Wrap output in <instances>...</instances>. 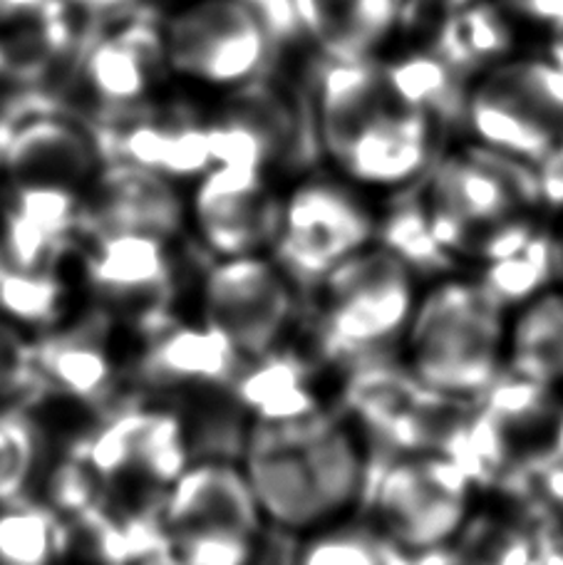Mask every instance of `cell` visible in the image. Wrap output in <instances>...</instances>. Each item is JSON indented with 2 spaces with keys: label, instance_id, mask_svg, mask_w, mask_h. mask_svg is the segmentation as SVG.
<instances>
[{
  "label": "cell",
  "instance_id": "obj_1",
  "mask_svg": "<svg viewBox=\"0 0 563 565\" xmlns=\"http://www.w3.org/2000/svg\"><path fill=\"white\" fill-rule=\"evenodd\" d=\"M238 463L264 521L298 539L350 519L365 501L373 477L365 429L355 419L326 412L256 424Z\"/></svg>",
  "mask_w": 563,
  "mask_h": 565
},
{
  "label": "cell",
  "instance_id": "obj_2",
  "mask_svg": "<svg viewBox=\"0 0 563 565\" xmlns=\"http://www.w3.org/2000/svg\"><path fill=\"white\" fill-rule=\"evenodd\" d=\"M507 310L479 280L439 278L422 288L402 338L405 372L429 395L479 399L507 370Z\"/></svg>",
  "mask_w": 563,
  "mask_h": 565
},
{
  "label": "cell",
  "instance_id": "obj_3",
  "mask_svg": "<svg viewBox=\"0 0 563 565\" xmlns=\"http://www.w3.org/2000/svg\"><path fill=\"white\" fill-rule=\"evenodd\" d=\"M316 292L328 355L370 360L405 338L422 286L405 260L375 241L330 270Z\"/></svg>",
  "mask_w": 563,
  "mask_h": 565
},
{
  "label": "cell",
  "instance_id": "obj_4",
  "mask_svg": "<svg viewBox=\"0 0 563 565\" xmlns=\"http://www.w3.org/2000/svg\"><path fill=\"white\" fill-rule=\"evenodd\" d=\"M169 77L238 93L276 65L278 47L248 0H182L159 28Z\"/></svg>",
  "mask_w": 563,
  "mask_h": 565
},
{
  "label": "cell",
  "instance_id": "obj_5",
  "mask_svg": "<svg viewBox=\"0 0 563 565\" xmlns=\"http://www.w3.org/2000/svg\"><path fill=\"white\" fill-rule=\"evenodd\" d=\"M373 526L410 556L435 553L469 521L471 479L447 454L407 451L370 477Z\"/></svg>",
  "mask_w": 563,
  "mask_h": 565
},
{
  "label": "cell",
  "instance_id": "obj_6",
  "mask_svg": "<svg viewBox=\"0 0 563 565\" xmlns=\"http://www.w3.org/2000/svg\"><path fill=\"white\" fill-rule=\"evenodd\" d=\"M378 216L346 179L308 177L280 199L268 254L298 290H316L330 270L375 244Z\"/></svg>",
  "mask_w": 563,
  "mask_h": 565
},
{
  "label": "cell",
  "instance_id": "obj_7",
  "mask_svg": "<svg viewBox=\"0 0 563 565\" xmlns=\"http://www.w3.org/2000/svg\"><path fill=\"white\" fill-rule=\"evenodd\" d=\"M298 286L270 254L219 258L204 278V322L246 362L284 350L296 322Z\"/></svg>",
  "mask_w": 563,
  "mask_h": 565
},
{
  "label": "cell",
  "instance_id": "obj_8",
  "mask_svg": "<svg viewBox=\"0 0 563 565\" xmlns=\"http://www.w3.org/2000/svg\"><path fill=\"white\" fill-rule=\"evenodd\" d=\"M187 216L216 258L268 254L278 231L280 196L264 169L211 164L196 179Z\"/></svg>",
  "mask_w": 563,
  "mask_h": 565
},
{
  "label": "cell",
  "instance_id": "obj_9",
  "mask_svg": "<svg viewBox=\"0 0 563 565\" xmlns=\"http://www.w3.org/2000/svg\"><path fill=\"white\" fill-rule=\"evenodd\" d=\"M162 529L169 546L219 539H261L266 521L241 463L209 459L189 463L164 491Z\"/></svg>",
  "mask_w": 563,
  "mask_h": 565
},
{
  "label": "cell",
  "instance_id": "obj_10",
  "mask_svg": "<svg viewBox=\"0 0 563 565\" xmlns=\"http://www.w3.org/2000/svg\"><path fill=\"white\" fill-rule=\"evenodd\" d=\"M87 461L95 477L113 489L167 491L189 467L184 427L164 412H123L89 441Z\"/></svg>",
  "mask_w": 563,
  "mask_h": 565
},
{
  "label": "cell",
  "instance_id": "obj_11",
  "mask_svg": "<svg viewBox=\"0 0 563 565\" xmlns=\"http://www.w3.org/2000/svg\"><path fill=\"white\" fill-rule=\"evenodd\" d=\"M435 127L427 115L395 103L370 119L333 164L360 191L407 194L437 161Z\"/></svg>",
  "mask_w": 563,
  "mask_h": 565
},
{
  "label": "cell",
  "instance_id": "obj_12",
  "mask_svg": "<svg viewBox=\"0 0 563 565\" xmlns=\"http://www.w3.org/2000/svg\"><path fill=\"white\" fill-rule=\"evenodd\" d=\"M10 189H57L83 194L99 174L97 145L75 119L35 115L20 122L3 147Z\"/></svg>",
  "mask_w": 563,
  "mask_h": 565
},
{
  "label": "cell",
  "instance_id": "obj_13",
  "mask_svg": "<svg viewBox=\"0 0 563 565\" xmlns=\"http://www.w3.org/2000/svg\"><path fill=\"white\" fill-rule=\"evenodd\" d=\"M320 151L336 161L370 119L395 105L382 65L373 57H330L320 53L308 67Z\"/></svg>",
  "mask_w": 563,
  "mask_h": 565
},
{
  "label": "cell",
  "instance_id": "obj_14",
  "mask_svg": "<svg viewBox=\"0 0 563 565\" xmlns=\"http://www.w3.org/2000/svg\"><path fill=\"white\" fill-rule=\"evenodd\" d=\"M95 218L105 231H135L169 238L187 218L177 181L119 161L95 177Z\"/></svg>",
  "mask_w": 563,
  "mask_h": 565
},
{
  "label": "cell",
  "instance_id": "obj_15",
  "mask_svg": "<svg viewBox=\"0 0 563 565\" xmlns=\"http://www.w3.org/2000/svg\"><path fill=\"white\" fill-rule=\"evenodd\" d=\"M167 73L159 30H119L99 38L83 60V87L105 107L147 103Z\"/></svg>",
  "mask_w": 563,
  "mask_h": 565
},
{
  "label": "cell",
  "instance_id": "obj_16",
  "mask_svg": "<svg viewBox=\"0 0 563 565\" xmlns=\"http://www.w3.org/2000/svg\"><path fill=\"white\" fill-rule=\"evenodd\" d=\"M89 278L105 298L147 306L172 286L167 238L135 231H105L89 256Z\"/></svg>",
  "mask_w": 563,
  "mask_h": 565
},
{
  "label": "cell",
  "instance_id": "obj_17",
  "mask_svg": "<svg viewBox=\"0 0 563 565\" xmlns=\"http://www.w3.org/2000/svg\"><path fill=\"white\" fill-rule=\"evenodd\" d=\"M465 125L477 137V145L534 167L554 151L561 137L556 125L489 79L469 89Z\"/></svg>",
  "mask_w": 563,
  "mask_h": 565
},
{
  "label": "cell",
  "instance_id": "obj_18",
  "mask_svg": "<svg viewBox=\"0 0 563 565\" xmlns=\"http://www.w3.org/2000/svg\"><path fill=\"white\" fill-rule=\"evenodd\" d=\"M298 18L330 57H373L400 25V0H296Z\"/></svg>",
  "mask_w": 563,
  "mask_h": 565
},
{
  "label": "cell",
  "instance_id": "obj_19",
  "mask_svg": "<svg viewBox=\"0 0 563 565\" xmlns=\"http://www.w3.org/2000/svg\"><path fill=\"white\" fill-rule=\"evenodd\" d=\"M234 345L206 322L167 332L149 350L147 375L164 387L224 385L244 365Z\"/></svg>",
  "mask_w": 563,
  "mask_h": 565
},
{
  "label": "cell",
  "instance_id": "obj_20",
  "mask_svg": "<svg viewBox=\"0 0 563 565\" xmlns=\"http://www.w3.org/2000/svg\"><path fill=\"white\" fill-rule=\"evenodd\" d=\"M507 370L544 387L563 385V290L546 288L507 326Z\"/></svg>",
  "mask_w": 563,
  "mask_h": 565
},
{
  "label": "cell",
  "instance_id": "obj_21",
  "mask_svg": "<svg viewBox=\"0 0 563 565\" xmlns=\"http://www.w3.org/2000/svg\"><path fill=\"white\" fill-rule=\"evenodd\" d=\"M123 161L152 169L172 181L199 179L214 164L206 122L189 117L142 119L119 137Z\"/></svg>",
  "mask_w": 563,
  "mask_h": 565
},
{
  "label": "cell",
  "instance_id": "obj_22",
  "mask_svg": "<svg viewBox=\"0 0 563 565\" xmlns=\"http://www.w3.org/2000/svg\"><path fill=\"white\" fill-rule=\"evenodd\" d=\"M382 75L397 105L427 115L435 125H465L467 77L435 50L402 55L395 63L382 65Z\"/></svg>",
  "mask_w": 563,
  "mask_h": 565
},
{
  "label": "cell",
  "instance_id": "obj_23",
  "mask_svg": "<svg viewBox=\"0 0 563 565\" xmlns=\"http://www.w3.org/2000/svg\"><path fill=\"white\" fill-rule=\"evenodd\" d=\"M238 399L256 417V424H284L323 412L306 362L284 350L246 362L244 375L238 377Z\"/></svg>",
  "mask_w": 563,
  "mask_h": 565
},
{
  "label": "cell",
  "instance_id": "obj_24",
  "mask_svg": "<svg viewBox=\"0 0 563 565\" xmlns=\"http://www.w3.org/2000/svg\"><path fill=\"white\" fill-rule=\"evenodd\" d=\"M511 47V30L499 6L471 0L442 20L435 38V53L469 77L487 63L501 60Z\"/></svg>",
  "mask_w": 563,
  "mask_h": 565
},
{
  "label": "cell",
  "instance_id": "obj_25",
  "mask_svg": "<svg viewBox=\"0 0 563 565\" xmlns=\"http://www.w3.org/2000/svg\"><path fill=\"white\" fill-rule=\"evenodd\" d=\"M35 367L70 397L83 402H97L113 385V362L103 342L87 332H70L50 340L33 355Z\"/></svg>",
  "mask_w": 563,
  "mask_h": 565
},
{
  "label": "cell",
  "instance_id": "obj_26",
  "mask_svg": "<svg viewBox=\"0 0 563 565\" xmlns=\"http://www.w3.org/2000/svg\"><path fill=\"white\" fill-rule=\"evenodd\" d=\"M294 565H405V553L375 526L346 519L300 536Z\"/></svg>",
  "mask_w": 563,
  "mask_h": 565
},
{
  "label": "cell",
  "instance_id": "obj_27",
  "mask_svg": "<svg viewBox=\"0 0 563 565\" xmlns=\"http://www.w3.org/2000/svg\"><path fill=\"white\" fill-rule=\"evenodd\" d=\"M556 264L554 244L541 234H534L514 254L487 260L477 280L501 308L517 310L541 290L551 288Z\"/></svg>",
  "mask_w": 563,
  "mask_h": 565
},
{
  "label": "cell",
  "instance_id": "obj_28",
  "mask_svg": "<svg viewBox=\"0 0 563 565\" xmlns=\"http://www.w3.org/2000/svg\"><path fill=\"white\" fill-rule=\"evenodd\" d=\"M375 241L405 260L419 278L449 268L452 254L432 231L429 214L419 194L400 199L387 216L378 218Z\"/></svg>",
  "mask_w": 563,
  "mask_h": 565
},
{
  "label": "cell",
  "instance_id": "obj_29",
  "mask_svg": "<svg viewBox=\"0 0 563 565\" xmlns=\"http://www.w3.org/2000/svg\"><path fill=\"white\" fill-rule=\"evenodd\" d=\"M127 541L113 521L95 509H83L67 523H57L50 565H127Z\"/></svg>",
  "mask_w": 563,
  "mask_h": 565
},
{
  "label": "cell",
  "instance_id": "obj_30",
  "mask_svg": "<svg viewBox=\"0 0 563 565\" xmlns=\"http://www.w3.org/2000/svg\"><path fill=\"white\" fill-rule=\"evenodd\" d=\"M489 83L507 89L551 125L563 127V70L551 60H514L499 63L487 75Z\"/></svg>",
  "mask_w": 563,
  "mask_h": 565
},
{
  "label": "cell",
  "instance_id": "obj_31",
  "mask_svg": "<svg viewBox=\"0 0 563 565\" xmlns=\"http://www.w3.org/2000/svg\"><path fill=\"white\" fill-rule=\"evenodd\" d=\"M57 541V521L38 507L0 511V565H50Z\"/></svg>",
  "mask_w": 563,
  "mask_h": 565
},
{
  "label": "cell",
  "instance_id": "obj_32",
  "mask_svg": "<svg viewBox=\"0 0 563 565\" xmlns=\"http://www.w3.org/2000/svg\"><path fill=\"white\" fill-rule=\"evenodd\" d=\"M40 457L35 422L23 412H0V503H15L33 479Z\"/></svg>",
  "mask_w": 563,
  "mask_h": 565
},
{
  "label": "cell",
  "instance_id": "obj_33",
  "mask_svg": "<svg viewBox=\"0 0 563 565\" xmlns=\"http://www.w3.org/2000/svg\"><path fill=\"white\" fill-rule=\"evenodd\" d=\"M0 306L23 322H50L63 306V290L45 270H15L0 278Z\"/></svg>",
  "mask_w": 563,
  "mask_h": 565
},
{
  "label": "cell",
  "instance_id": "obj_34",
  "mask_svg": "<svg viewBox=\"0 0 563 565\" xmlns=\"http://www.w3.org/2000/svg\"><path fill=\"white\" fill-rule=\"evenodd\" d=\"M33 372V352L10 322L0 320V395L23 385Z\"/></svg>",
  "mask_w": 563,
  "mask_h": 565
},
{
  "label": "cell",
  "instance_id": "obj_35",
  "mask_svg": "<svg viewBox=\"0 0 563 565\" xmlns=\"http://www.w3.org/2000/svg\"><path fill=\"white\" fill-rule=\"evenodd\" d=\"M507 3L531 23L563 33V0H507Z\"/></svg>",
  "mask_w": 563,
  "mask_h": 565
},
{
  "label": "cell",
  "instance_id": "obj_36",
  "mask_svg": "<svg viewBox=\"0 0 563 565\" xmlns=\"http://www.w3.org/2000/svg\"><path fill=\"white\" fill-rule=\"evenodd\" d=\"M73 3L85 6L87 10H97V13H109V10L127 6L129 0H73Z\"/></svg>",
  "mask_w": 563,
  "mask_h": 565
},
{
  "label": "cell",
  "instance_id": "obj_37",
  "mask_svg": "<svg viewBox=\"0 0 563 565\" xmlns=\"http://www.w3.org/2000/svg\"><path fill=\"white\" fill-rule=\"evenodd\" d=\"M549 60L554 63L559 70H563V33H556L554 43L549 45Z\"/></svg>",
  "mask_w": 563,
  "mask_h": 565
}]
</instances>
